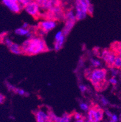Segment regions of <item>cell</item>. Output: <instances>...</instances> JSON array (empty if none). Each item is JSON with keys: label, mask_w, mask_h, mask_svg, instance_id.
Wrapping results in <instances>:
<instances>
[{"label": "cell", "mask_w": 121, "mask_h": 122, "mask_svg": "<svg viewBox=\"0 0 121 122\" xmlns=\"http://www.w3.org/2000/svg\"><path fill=\"white\" fill-rule=\"evenodd\" d=\"M79 107L82 110L84 111H88L89 110V106H88V105L86 103H84V102H81L79 104Z\"/></svg>", "instance_id": "20"}, {"label": "cell", "mask_w": 121, "mask_h": 122, "mask_svg": "<svg viewBox=\"0 0 121 122\" xmlns=\"http://www.w3.org/2000/svg\"><path fill=\"white\" fill-rule=\"evenodd\" d=\"M64 36H65L64 35V34H63V30L58 31V32L55 34V42L59 41L61 40L63 37H64Z\"/></svg>", "instance_id": "19"}, {"label": "cell", "mask_w": 121, "mask_h": 122, "mask_svg": "<svg viewBox=\"0 0 121 122\" xmlns=\"http://www.w3.org/2000/svg\"><path fill=\"white\" fill-rule=\"evenodd\" d=\"M79 90L81 91V92H85L87 90V86H85V85H82V84L79 85Z\"/></svg>", "instance_id": "27"}, {"label": "cell", "mask_w": 121, "mask_h": 122, "mask_svg": "<svg viewBox=\"0 0 121 122\" xmlns=\"http://www.w3.org/2000/svg\"><path fill=\"white\" fill-rule=\"evenodd\" d=\"M46 122H52V120H48V121H47Z\"/></svg>", "instance_id": "36"}, {"label": "cell", "mask_w": 121, "mask_h": 122, "mask_svg": "<svg viewBox=\"0 0 121 122\" xmlns=\"http://www.w3.org/2000/svg\"><path fill=\"white\" fill-rule=\"evenodd\" d=\"M30 32V30L29 29H25L23 27H19V28L16 29L15 30V34L19 36H26Z\"/></svg>", "instance_id": "13"}, {"label": "cell", "mask_w": 121, "mask_h": 122, "mask_svg": "<svg viewBox=\"0 0 121 122\" xmlns=\"http://www.w3.org/2000/svg\"><path fill=\"white\" fill-rule=\"evenodd\" d=\"M94 12V7L92 4H90V5L88 6V9H87V12H88V14H92Z\"/></svg>", "instance_id": "28"}, {"label": "cell", "mask_w": 121, "mask_h": 122, "mask_svg": "<svg viewBox=\"0 0 121 122\" xmlns=\"http://www.w3.org/2000/svg\"><path fill=\"white\" fill-rule=\"evenodd\" d=\"M108 81H109V83H110V84H111L112 85H116L117 84V80L116 79V77H113L112 76L111 78H110L109 79V80H108Z\"/></svg>", "instance_id": "26"}, {"label": "cell", "mask_w": 121, "mask_h": 122, "mask_svg": "<svg viewBox=\"0 0 121 122\" xmlns=\"http://www.w3.org/2000/svg\"><path fill=\"white\" fill-rule=\"evenodd\" d=\"M84 122H90L88 120H84Z\"/></svg>", "instance_id": "37"}, {"label": "cell", "mask_w": 121, "mask_h": 122, "mask_svg": "<svg viewBox=\"0 0 121 122\" xmlns=\"http://www.w3.org/2000/svg\"><path fill=\"white\" fill-rule=\"evenodd\" d=\"M100 100H101V103L102 104V105H104V106H107V105L109 104V101H108V100L106 98H105V97H104V96H101V99Z\"/></svg>", "instance_id": "25"}, {"label": "cell", "mask_w": 121, "mask_h": 122, "mask_svg": "<svg viewBox=\"0 0 121 122\" xmlns=\"http://www.w3.org/2000/svg\"><path fill=\"white\" fill-rule=\"evenodd\" d=\"M106 77V71L104 69L96 68L89 74V80L96 88L99 89L104 84Z\"/></svg>", "instance_id": "2"}, {"label": "cell", "mask_w": 121, "mask_h": 122, "mask_svg": "<svg viewBox=\"0 0 121 122\" xmlns=\"http://www.w3.org/2000/svg\"><path fill=\"white\" fill-rule=\"evenodd\" d=\"M75 23H76V22L66 20L65 26H64V29H63V34H64V35H65V36H66L67 35H68V34L70 32V31L72 30V29H73V27H74V25H75Z\"/></svg>", "instance_id": "10"}, {"label": "cell", "mask_w": 121, "mask_h": 122, "mask_svg": "<svg viewBox=\"0 0 121 122\" xmlns=\"http://www.w3.org/2000/svg\"><path fill=\"white\" fill-rule=\"evenodd\" d=\"M110 72L111 74V76H113V77H116V76L119 74V71L117 69L115 68V67H111Z\"/></svg>", "instance_id": "22"}, {"label": "cell", "mask_w": 121, "mask_h": 122, "mask_svg": "<svg viewBox=\"0 0 121 122\" xmlns=\"http://www.w3.org/2000/svg\"><path fill=\"white\" fill-rule=\"evenodd\" d=\"M104 111L100 107H93L88 111V120L90 122H99L103 118Z\"/></svg>", "instance_id": "4"}, {"label": "cell", "mask_w": 121, "mask_h": 122, "mask_svg": "<svg viewBox=\"0 0 121 122\" xmlns=\"http://www.w3.org/2000/svg\"><path fill=\"white\" fill-rule=\"evenodd\" d=\"M90 4V0H75V16L77 20H82L88 15L87 9Z\"/></svg>", "instance_id": "3"}, {"label": "cell", "mask_w": 121, "mask_h": 122, "mask_svg": "<svg viewBox=\"0 0 121 122\" xmlns=\"http://www.w3.org/2000/svg\"><path fill=\"white\" fill-rule=\"evenodd\" d=\"M111 120L112 121H113L114 122H117L119 120V118L117 116V115L112 114V115L111 116Z\"/></svg>", "instance_id": "30"}, {"label": "cell", "mask_w": 121, "mask_h": 122, "mask_svg": "<svg viewBox=\"0 0 121 122\" xmlns=\"http://www.w3.org/2000/svg\"><path fill=\"white\" fill-rule=\"evenodd\" d=\"M45 41L40 38L33 37L27 39L21 46L22 53L29 55H34L42 53L46 50Z\"/></svg>", "instance_id": "1"}, {"label": "cell", "mask_w": 121, "mask_h": 122, "mask_svg": "<svg viewBox=\"0 0 121 122\" xmlns=\"http://www.w3.org/2000/svg\"><path fill=\"white\" fill-rule=\"evenodd\" d=\"M32 0H18V3L23 8L26 6L29 3H30Z\"/></svg>", "instance_id": "21"}, {"label": "cell", "mask_w": 121, "mask_h": 122, "mask_svg": "<svg viewBox=\"0 0 121 122\" xmlns=\"http://www.w3.org/2000/svg\"><path fill=\"white\" fill-rule=\"evenodd\" d=\"M105 114H106V115H107V116H108V117H111V116L112 115L111 113L108 110L105 111Z\"/></svg>", "instance_id": "33"}, {"label": "cell", "mask_w": 121, "mask_h": 122, "mask_svg": "<svg viewBox=\"0 0 121 122\" xmlns=\"http://www.w3.org/2000/svg\"><path fill=\"white\" fill-rule=\"evenodd\" d=\"M22 27H23V28H25V29H28L29 24H27V23H24V24H23V26H22Z\"/></svg>", "instance_id": "34"}, {"label": "cell", "mask_w": 121, "mask_h": 122, "mask_svg": "<svg viewBox=\"0 0 121 122\" xmlns=\"http://www.w3.org/2000/svg\"><path fill=\"white\" fill-rule=\"evenodd\" d=\"M36 122H46L49 120L48 114L43 110H38L35 114Z\"/></svg>", "instance_id": "9"}, {"label": "cell", "mask_w": 121, "mask_h": 122, "mask_svg": "<svg viewBox=\"0 0 121 122\" xmlns=\"http://www.w3.org/2000/svg\"><path fill=\"white\" fill-rule=\"evenodd\" d=\"M3 3L13 13H19L23 7L18 3V0H2Z\"/></svg>", "instance_id": "7"}, {"label": "cell", "mask_w": 121, "mask_h": 122, "mask_svg": "<svg viewBox=\"0 0 121 122\" xmlns=\"http://www.w3.org/2000/svg\"><path fill=\"white\" fill-rule=\"evenodd\" d=\"M56 26V23L53 20H47L40 22L39 27L41 29L44 30L45 32H48L55 29Z\"/></svg>", "instance_id": "8"}, {"label": "cell", "mask_w": 121, "mask_h": 122, "mask_svg": "<svg viewBox=\"0 0 121 122\" xmlns=\"http://www.w3.org/2000/svg\"><path fill=\"white\" fill-rule=\"evenodd\" d=\"M3 42H4V44H5V46H6L7 47H9L10 46L12 45V43H13L12 41L11 40L10 38H5L4 41H3Z\"/></svg>", "instance_id": "24"}, {"label": "cell", "mask_w": 121, "mask_h": 122, "mask_svg": "<svg viewBox=\"0 0 121 122\" xmlns=\"http://www.w3.org/2000/svg\"><path fill=\"white\" fill-rule=\"evenodd\" d=\"M90 63L92 66L95 67H98L101 66V61L98 59L96 58H91Z\"/></svg>", "instance_id": "18"}, {"label": "cell", "mask_w": 121, "mask_h": 122, "mask_svg": "<svg viewBox=\"0 0 121 122\" xmlns=\"http://www.w3.org/2000/svg\"><path fill=\"white\" fill-rule=\"evenodd\" d=\"M113 122V121H112L111 120L110 121V122Z\"/></svg>", "instance_id": "38"}, {"label": "cell", "mask_w": 121, "mask_h": 122, "mask_svg": "<svg viewBox=\"0 0 121 122\" xmlns=\"http://www.w3.org/2000/svg\"><path fill=\"white\" fill-rule=\"evenodd\" d=\"M72 117L71 115L68 114H64L61 117H60V120L59 122H70Z\"/></svg>", "instance_id": "17"}, {"label": "cell", "mask_w": 121, "mask_h": 122, "mask_svg": "<svg viewBox=\"0 0 121 122\" xmlns=\"http://www.w3.org/2000/svg\"><path fill=\"white\" fill-rule=\"evenodd\" d=\"M5 100V97L3 94H0V104H2Z\"/></svg>", "instance_id": "32"}, {"label": "cell", "mask_w": 121, "mask_h": 122, "mask_svg": "<svg viewBox=\"0 0 121 122\" xmlns=\"http://www.w3.org/2000/svg\"><path fill=\"white\" fill-rule=\"evenodd\" d=\"M10 51L13 54L15 55H19L22 54V49L21 47L19 44H16V43H13L9 47Z\"/></svg>", "instance_id": "11"}, {"label": "cell", "mask_w": 121, "mask_h": 122, "mask_svg": "<svg viewBox=\"0 0 121 122\" xmlns=\"http://www.w3.org/2000/svg\"><path fill=\"white\" fill-rule=\"evenodd\" d=\"M116 51L117 53V56L121 58V46H118L116 49Z\"/></svg>", "instance_id": "31"}, {"label": "cell", "mask_w": 121, "mask_h": 122, "mask_svg": "<svg viewBox=\"0 0 121 122\" xmlns=\"http://www.w3.org/2000/svg\"><path fill=\"white\" fill-rule=\"evenodd\" d=\"M65 18L66 19V20L72 21L76 22V16H75V13L73 10H69L66 12L65 15Z\"/></svg>", "instance_id": "12"}, {"label": "cell", "mask_w": 121, "mask_h": 122, "mask_svg": "<svg viewBox=\"0 0 121 122\" xmlns=\"http://www.w3.org/2000/svg\"><path fill=\"white\" fill-rule=\"evenodd\" d=\"M74 117H75V118L76 119V120H80V119H81V118H82V116L81 114L78 112H76L74 114Z\"/></svg>", "instance_id": "29"}, {"label": "cell", "mask_w": 121, "mask_h": 122, "mask_svg": "<svg viewBox=\"0 0 121 122\" xmlns=\"http://www.w3.org/2000/svg\"><path fill=\"white\" fill-rule=\"evenodd\" d=\"M120 122H121V120H120Z\"/></svg>", "instance_id": "39"}, {"label": "cell", "mask_w": 121, "mask_h": 122, "mask_svg": "<svg viewBox=\"0 0 121 122\" xmlns=\"http://www.w3.org/2000/svg\"><path fill=\"white\" fill-rule=\"evenodd\" d=\"M14 91H15L16 94H18L19 95H24L27 94L26 92H25L24 89H23L15 88V89H14Z\"/></svg>", "instance_id": "23"}, {"label": "cell", "mask_w": 121, "mask_h": 122, "mask_svg": "<svg viewBox=\"0 0 121 122\" xmlns=\"http://www.w3.org/2000/svg\"><path fill=\"white\" fill-rule=\"evenodd\" d=\"M101 57L106 65L112 67L116 57V55L112 51L105 49L102 52Z\"/></svg>", "instance_id": "6"}, {"label": "cell", "mask_w": 121, "mask_h": 122, "mask_svg": "<svg viewBox=\"0 0 121 122\" xmlns=\"http://www.w3.org/2000/svg\"><path fill=\"white\" fill-rule=\"evenodd\" d=\"M35 1L39 5L40 9L44 10H47V4H48L49 0H35Z\"/></svg>", "instance_id": "15"}, {"label": "cell", "mask_w": 121, "mask_h": 122, "mask_svg": "<svg viewBox=\"0 0 121 122\" xmlns=\"http://www.w3.org/2000/svg\"><path fill=\"white\" fill-rule=\"evenodd\" d=\"M25 12L32 16H37L40 13L39 5L35 1V0H32L30 3H29L26 6L24 7Z\"/></svg>", "instance_id": "5"}, {"label": "cell", "mask_w": 121, "mask_h": 122, "mask_svg": "<svg viewBox=\"0 0 121 122\" xmlns=\"http://www.w3.org/2000/svg\"><path fill=\"white\" fill-rule=\"evenodd\" d=\"M64 41H65V36L63 37L61 40L58 42H55V44H54V49L55 51H59L63 47V45H64Z\"/></svg>", "instance_id": "14"}, {"label": "cell", "mask_w": 121, "mask_h": 122, "mask_svg": "<svg viewBox=\"0 0 121 122\" xmlns=\"http://www.w3.org/2000/svg\"><path fill=\"white\" fill-rule=\"evenodd\" d=\"M75 122H84V120L83 118H81L80 120H76Z\"/></svg>", "instance_id": "35"}, {"label": "cell", "mask_w": 121, "mask_h": 122, "mask_svg": "<svg viewBox=\"0 0 121 122\" xmlns=\"http://www.w3.org/2000/svg\"><path fill=\"white\" fill-rule=\"evenodd\" d=\"M112 67H114L117 69H121V58L118 56H116L115 60V61L113 63V65Z\"/></svg>", "instance_id": "16"}]
</instances>
